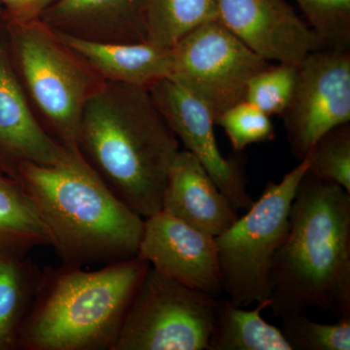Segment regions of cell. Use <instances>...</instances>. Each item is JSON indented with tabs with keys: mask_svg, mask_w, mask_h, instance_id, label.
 Segmentation results:
<instances>
[{
	"mask_svg": "<svg viewBox=\"0 0 350 350\" xmlns=\"http://www.w3.org/2000/svg\"><path fill=\"white\" fill-rule=\"evenodd\" d=\"M322 49L350 51V0H295Z\"/></svg>",
	"mask_w": 350,
	"mask_h": 350,
	"instance_id": "7402d4cb",
	"label": "cell"
},
{
	"mask_svg": "<svg viewBox=\"0 0 350 350\" xmlns=\"http://www.w3.org/2000/svg\"><path fill=\"white\" fill-rule=\"evenodd\" d=\"M76 147L108 189L146 219L162 211L179 140L148 88L103 81L88 100Z\"/></svg>",
	"mask_w": 350,
	"mask_h": 350,
	"instance_id": "6da1fadb",
	"label": "cell"
},
{
	"mask_svg": "<svg viewBox=\"0 0 350 350\" xmlns=\"http://www.w3.org/2000/svg\"><path fill=\"white\" fill-rule=\"evenodd\" d=\"M148 90L159 111L185 150L199 160L232 206L237 211L250 208L254 200L246 189L243 160L239 156L225 158L221 153L211 110L170 78L158 80Z\"/></svg>",
	"mask_w": 350,
	"mask_h": 350,
	"instance_id": "30bf717a",
	"label": "cell"
},
{
	"mask_svg": "<svg viewBox=\"0 0 350 350\" xmlns=\"http://www.w3.org/2000/svg\"><path fill=\"white\" fill-rule=\"evenodd\" d=\"M162 211L214 238L239 218L229 199L187 150L179 151L170 167Z\"/></svg>",
	"mask_w": 350,
	"mask_h": 350,
	"instance_id": "9a60e30c",
	"label": "cell"
},
{
	"mask_svg": "<svg viewBox=\"0 0 350 350\" xmlns=\"http://www.w3.org/2000/svg\"><path fill=\"white\" fill-rule=\"evenodd\" d=\"M215 124L222 126L237 153L250 145L271 142L275 137L271 117L246 100L229 108L216 119Z\"/></svg>",
	"mask_w": 350,
	"mask_h": 350,
	"instance_id": "d4e9b609",
	"label": "cell"
},
{
	"mask_svg": "<svg viewBox=\"0 0 350 350\" xmlns=\"http://www.w3.org/2000/svg\"><path fill=\"white\" fill-rule=\"evenodd\" d=\"M308 170V158L282 180L269 181L259 199L215 238L223 293L238 306L269 300L276 252L289 231V214L297 188Z\"/></svg>",
	"mask_w": 350,
	"mask_h": 350,
	"instance_id": "5b68a950",
	"label": "cell"
},
{
	"mask_svg": "<svg viewBox=\"0 0 350 350\" xmlns=\"http://www.w3.org/2000/svg\"><path fill=\"white\" fill-rule=\"evenodd\" d=\"M147 0H55L40 21L53 31L103 42H146Z\"/></svg>",
	"mask_w": 350,
	"mask_h": 350,
	"instance_id": "5bb4252c",
	"label": "cell"
},
{
	"mask_svg": "<svg viewBox=\"0 0 350 350\" xmlns=\"http://www.w3.org/2000/svg\"><path fill=\"white\" fill-rule=\"evenodd\" d=\"M66 147L34 116L18 77L5 25L0 27V163L54 165Z\"/></svg>",
	"mask_w": 350,
	"mask_h": 350,
	"instance_id": "4fadbf2b",
	"label": "cell"
},
{
	"mask_svg": "<svg viewBox=\"0 0 350 350\" xmlns=\"http://www.w3.org/2000/svg\"><path fill=\"white\" fill-rule=\"evenodd\" d=\"M280 330L293 350H349L350 319L323 324L312 321L305 312L280 317Z\"/></svg>",
	"mask_w": 350,
	"mask_h": 350,
	"instance_id": "603a6c76",
	"label": "cell"
},
{
	"mask_svg": "<svg viewBox=\"0 0 350 350\" xmlns=\"http://www.w3.org/2000/svg\"><path fill=\"white\" fill-rule=\"evenodd\" d=\"M55 0H0L2 20L11 24H25L40 19Z\"/></svg>",
	"mask_w": 350,
	"mask_h": 350,
	"instance_id": "484cf974",
	"label": "cell"
},
{
	"mask_svg": "<svg viewBox=\"0 0 350 350\" xmlns=\"http://www.w3.org/2000/svg\"><path fill=\"white\" fill-rule=\"evenodd\" d=\"M297 66L278 63L275 66L269 64L248 82L245 100L269 117H280L293 94Z\"/></svg>",
	"mask_w": 350,
	"mask_h": 350,
	"instance_id": "cb8c5ba5",
	"label": "cell"
},
{
	"mask_svg": "<svg viewBox=\"0 0 350 350\" xmlns=\"http://www.w3.org/2000/svg\"><path fill=\"white\" fill-rule=\"evenodd\" d=\"M306 158L310 174L350 193L349 123L335 126L324 133Z\"/></svg>",
	"mask_w": 350,
	"mask_h": 350,
	"instance_id": "44dd1931",
	"label": "cell"
},
{
	"mask_svg": "<svg viewBox=\"0 0 350 350\" xmlns=\"http://www.w3.org/2000/svg\"><path fill=\"white\" fill-rule=\"evenodd\" d=\"M280 118L299 161L327 131L349 123L350 51L310 53L297 66L293 94Z\"/></svg>",
	"mask_w": 350,
	"mask_h": 350,
	"instance_id": "9c48e42d",
	"label": "cell"
},
{
	"mask_svg": "<svg viewBox=\"0 0 350 350\" xmlns=\"http://www.w3.org/2000/svg\"><path fill=\"white\" fill-rule=\"evenodd\" d=\"M3 24L16 68L46 130L64 146H76L85 105L103 80L40 21Z\"/></svg>",
	"mask_w": 350,
	"mask_h": 350,
	"instance_id": "8992f818",
	"label": "cell"
},
{
	"mask_svg": "<svg viewBox=\"0 0 350 350\" xmlns=\"http://www.w3.org/2000/svg\"><path fill=\"white\" fill-rule=\"evenodd\" d=\"M149 268L139 257L96 271L46 267L18 350H113Z\"/></svg>",
	"mask_w": 350,
	"mask_h": 350,
	"instance_id": "277c9868",
	"label": "cell"
},
{
	"mask_svg": "<svg viewBox=\"0 0 350 350\" xmlns=\"http://www.w3.org/2000/svg\"><path fill=\"white\" fill-rule=\"evenodd\" d=\"M2 13H3V9H2L1 5H0V16L2 15Z\"/></svg>",
	"mask_w": 350,
	"mask_h": 350,
	"instance_id": "4316f807",
	"label": "cell"
},
{
	"mask_svg": "<svg viewBox=\"0 0 350 350\" xmlns=\"http://www.w3.org/2000/svg\"><path fill=\"white\" fill-rule=\"evenodd\" d=\"M170 51L167 78L202 101L215 121L245 100L248 82L269 64L217 20L200 25Z\"/></svg>",
	"mask_w": 350,
	"mask_h": 350,
	"instance_id": "ba28073f",
	"label": "cell"
},
{
	"mask_svg": "<svg viewBox=\"0 0 350 350\" xmlns=\"http://www.w3.org/2000/svg\"><path fill=\"white\" fill-rule=\"evenodd\" d=\"M217 299L149 266L113 350H209Z\"/></svg>",
	"mask_w": 350,
	"mask_h": 350,
	"instance_id": "52a82bcc",
	"label": "cell"
},
{
	"mask_svg": "<svg viewBox=\"0 0 350 350\" xmlns=\"http://www.w3.org/2000/svg\"><path fill=\"white\" fill-rule=\"evenodd\" d=\"M271 282L276 317L320 310L350 319V193L306 172Z\"/></svg>",
	"mask_w": 350,
	"mask_h": 350,
	"instance_id": "3957f363",
	"label": "cell"
},
{
	"mask_svg": "<svg viewBox=\"0 0 350 350\" xmlns=\"http://www.w3.org/2000/svg\"><path fill=\"white\" fill-rule=\"evenodd\" d=\"M50 244L49 234L15 170L0 163V253L27 255Z\"/></svg>",
	"mask_w": 350,
	"mask_h": 350,
	"instance_id": "d6986e66",
	"label": "cell"
},
{
	"mask_svg": "<svg viewBox=\"0 0 350 350\" xmlns=\"http://www.w3.org/2000/svg\"><path fill=\"white\" fill-rule=\"evenodd\" d=\"M218 19V0H147L146 42L172 49L200 25Z\"/></svg>",
	"mask_w": 350,
	"mask_h": 350,
	"instance_id": "ffe728a7",
	"label": "cell"
},
{
	"mask_svg": "<svg viewBox=\"0 0 350 350\" xmlns=\"http://www.w3.org/2000/svg\"><path fill=\"white\" fill-rule=\"evenodd\" d=\"M55 34L103 81L148 88L170 76V49L148 42H103Z\"/></svg>",
	"mask_w": 350,
	"mask_h": 350,
	"instance_id": "2e32d148",
	"label": "cell"
},
{
	"mask_svg": "<svg viewBox=\"0 0 350 350\" xmlns=\"http://www.w3.org/2000/svg\"><path fill=\"white\" fill-rule=\"evenodd\" d=\"M137 257L186 286L214 298L223 293L215 238L163 211L144 219Z\"/></svg>",
	"mask_w": 350,
	"mask_h": 350,
	"instance_id": "7c38bea8",
	"label": "cell"
},
{
	"mask_svg": "<svg viewBox=\"0 0 350 350\" xmlns=\"http://www.w3.org/2000/svg\"><path fill=\"white\" fill-rule=\"evenodd\" d=\"M64 147L54 165L16 163L62 264L85 269L137 257L144 218L113 194L77 147Z\"/></svg>",
	"mask_w": 350,
	"mask_h": 350,
	"instance_id": "7a4b0ae2",
	"label": "cell"
},
{
	"mask_svg": "<svg viewBox=\"0 0 350 350\" xmlns=\"http://www.w3.org/2000/svg\"><path fill=\"white\" fill-rule=\"evenodd\" d=\"M271 300L259 301L253 310L217 299L209 350H293L282 331L262 319Z\"/></svg>",
	"mask_w": 350,
	"mask_h": 350,
	"instance_id": "e0dca14e",
	"label": "cell"
},
{
	"mask_svg": "<svg viewBox=\"0 0 350 350\" xmlns=\"http://www.w3.org/2000/svg\"><path fill=\"white\" fill-rule=\"evenodd\" d=\"M217 21L267 62L299 66L322 49L287 0H218Z\"/></svg>",
	"mask_w": 350,
	"mask_h": 350,
	"instance_id": "8fae6325",
	"label": "cell"
},
{
	"mask_svg": "<svg viewBox=\"0 0 350 350\" xmlns=\"http://www.w3.org/2000/svg\"><path fill=\"white\" fill-rule=\"evenodd\" d=\"M42 275L27 255L0 253V350H18Z\"/></svg>",
	"mask_w": 350,
	"mask_h": 350,
	"instance_id": "ac0fdd59",
	"label": "cell"
}]
</instances>
